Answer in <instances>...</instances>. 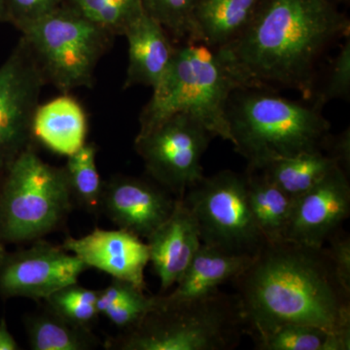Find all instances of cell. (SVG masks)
I'll list each match as a JSON object with an SVG mask.
<instances>
[{
	"mask_svg": "<svg viewBox=\"0 0 350 350\" xmlns=\"http://www.w3.org/2000/svg\"><path fill=\"white\" fill-rule=\"evenodd\" d=\"M24 326L32 350H92L100 345L92 330L69 323L46 306L25 315Z\"/></svg>",
	"mask_w": 350,
	"mask_h": 350,
	"instance_id": "cell-21",
	"label": "cell"
},
{
	"mask_svg": "<svg viewBox=\"0 0 350 350\" xmlns=\"http://www.w3.org/2000/svg\"><path fill=\"white\" fill-rule=\"evenodd\" d=\"M199 0H142L144 12L178 42L195 40L194 15Z\"/></svg>",
	"mask_w": 350,
	"mask_h": 350,
	"instance_id": "cell-27",
	"label": "cell"
},
{
	"mask_svg": "<svg viewBox=\"0 0 350 350\" xmlns=\"http://www.w3.org/2000/svg\"><path fill=\"white\" fill-rule=\"evenodd\" d=\"M73 206L64 167L46 163L32 145L0 182V238L12 243L43 239L64 225Z\"/></svg>",
	"mask_w": 350,
	"mask_h": 350,
	"instance_id": "cell-6",
	"label": "cell"
},
{
	"mask_svg": "<svg viewBox=\"0 0 350 350\" xmlns=\"http://www.w3.org/2000/svg\"><path fill=\"white\" fill-rule=\"evenodd\" d=\"M182 199L194 214L202 243L251 257L266 243L251 213L245 174L226 170L204 176Z\"/></svg>",
	"mask_w": 350,
	"mask_h": 350,
	"instance_id": "cell-8",
	"label": "cell"
},
{
	"mask_svg": "<svg viewBox=\"0 0 350 350\" xmlns=\"http://www.w3.org/2000/svg\"><path fill=\"white\" fill-rule=\"evenodd\" d=\"M96 144L86 142L68 157L64 167L73 202L93 215L101 213L103 188L96 167Z\"/></svg>",
	"mask_w": 350,
	"mask_h": 350,
	"instance_id": "cell-24",
	"label": "cell"
},
{
	"mask_svg": "<svg viewBox=\"0 0 350 350\" xmlns=\"http://www.w3.org/2000/svg\"><path fill=\"white\" fill-rule=\"evenodd\" d=\"M146 241L149 262L160 280V294H165L180 280L202 245L197 220L182 198Z\"/></svg>",
	"mask_w": 350,
	"mask_h": 350,
	"instance_id": "cell-15",
	"label": "cell"
},
{
	"mask_svg": "<svg viewBox=\"0 0 350 350\" xmlns=\"http://www.w3.org/2000/svg\"><path fill=\"white\" fill-rule=\"evenodd\" d=\"M144 293V290L135 286L133 283L112 278L111 282L107 287L98 290L96 308L101 315L108 308L133 300Z\"/></svg>",
	"mask_w": 350,
	"mask_h": 350,
	"instance_id": "cell-31",
	"label": "cell"
},
{
	"mask_svg": "<svg viewBox=\"0 0 350 350\" xmlns=\"http://www.w3.org/2000/svg\"><path fill=\"white\" fill-rule=\"evenodd\" d=\"M337 165L325 152L313 151L273 161L260 170L294 202Z\"/></svg>",
	"mask_w": 350,
	"mask_h": 350,
	"instance_id": "cell-22",
	"label": "cell"
},
{
	"mask_svg": "<svg viewBox=\"0 0 350 350\" xmlns=\"http://www.w3.org/2000/svg\"><path fill=\"white\" fill-rule=\"evenodd\" d=\"M2 239L0 238V262L3 259L4 255L6 254L5 251L3 250V246H2Z\"/></svg>",
	"mask_w": 350,
	"mask_h": 350,
	"instance_id": "cell-36",
	"label": "cell"
},
{
	"mask_svg": "<svg viewBox=\"0 0 350 350\" xmlns=\"http://www.w3.org/2000/svg\"><path fill=\"white\" fill-rule=\"evenodd\" d=\"M321 109L266 88H237L226 107L230 142L250 170L306 152H324L331 124Z\"/></svg>",
	"mask_w": 350,
	"mask_h": 350,
	"instance_id": "cell-3",
	"label": "cell"
},
{
	"mask_svg": "<svg viewBox=\"0 0 350 350\" xmlns=\"http://www.w3.org/2000/svg\"><path fill=\"white\" fill-rule=\"evenodd\" d=\"M254 257L230 254L202 243L174 291L162 295L169 301H184L213 293L241 275Z\"/></svg>",
	"mask_w": 350,
	"mask_h": 350,
	"instance_id": "cell-18",
	"label": "cell"
},
{
	"mask_svg": "<svg viewBox=\"0 0 350 350\" xmlns=\"http://www.w3.org/2000/svg\"><path fill=\"white\" fill-rule=\"evenodd\" d=\"M19 349V345L7 328L5 321L1 320L0 322V350H17Z\"/></svg>",
	"mask_w": 350,
	"mask_h": 350,
	"instance_id": "cell-34",
	"label": "cell"
},
{
	"mask_svg": "<svg viewBox=\"0 0 350 350\" xmlns=\"http://www.w3.org/2000/svg\"><path fill=\"white\" fill-rule=\"evenodd\" d=\"M62 246L84 262L88 269H98L145 290L144 271L149 252L139 237L125 230L96 228L80 238L68 237Z\"/></svg>",
	"mask_w": 350,
	"mask_h": 350,
	"instance_id": "cell-14",
	"label": "cell"
},
{
	"mask_svg": "<svg viewBox=\"0 0 350 350\" xmlns=\"http://www.w3.org/2000/svg\"><path fill=\"white\" fill-rule=\"evenodd\" d=\"M245 178L251 213L265 241H285L293 200L260 170H246Z\"/></svg>",
	"mask_w": 350,
	"mask_h": 350,
	"instance_id": "cell-20",
	"label": "cell"
},
{
	"mask_svg": "<svg viewBox=\"0 0 350 350\" xmlns=\"http://www.w3.org/2000/svg\"><path fill=\"white\" fill-rule=\"evenodd\" d=\"M350 213L349 175L335 167L293 202L285 241L322 247Z\"/></svg>",
	"mask_w": 350,
	"mask_h": 350,
	"instance_id": "cell-13",
	"label": "cell"
},
{
	"mask_svg": "<svg viewBox=\"0 0 350 350\" xmlns=\"http://www.w3.org/2000/svg\"><path fill=\"white\" fill-rule=\"evenodd\" d=\"M239 87L241 85L220 51L200 41H183L175 46L169 69L140 114L137 135L172 115L185 113L214 137L230 142L226 107Z\"/></svg>",
	"mask_w": 350,
	"mask_h": 350,
	"instance_id": "cell-5",
	"label": "cell"
},
{
	"mask_svg": "<svg viewBox=\"0 0 350 350\" xmlns=\"http://www.w3.org/2000/svg\"><path fill=\"white\" fill-rule=\"evenodd\" d=\"M232 282L252 338L291 324L350 334V291L325 245L266 243Z\"/></svg>",
	"mask_w": 350,
	"mask_h": 350,
	"instance_id": "cell-1",
	"label": "cell"
},
{
	"mask_svg": "<svg viewBox=\"0 0 350 350\" xmlns=\"http://www.w3.org/2000/svg\"><path fill=\"white\" fill-rule=\"evenodd\" d=\"M98 294V290L76 282L57 290L44 301L46 308L69 323L92 330L100 315L96 306Z\"/></svg>",
	"mask_w": 350,
	"mask_h": 350,
	"instance_id": "cell-26",
	"label": "cell"
},
{
	"mask_svg": "<svg viewBox=\"0 0 350 350\" xmlns=\"http://www.w3.org/2000/svg\"><path fill=\"white\" fill-rule=\"evenodd\" d=\"M7 18L6 16V0H0V19Z\"/></svg>",
	"mask_w": 350,
	"mask_h": 350,
	"instance_id": "cell-35",
	"label": "cell"
},
{
	"mask_svg": "<svg viewBox=\"0 0 350 350\" xmlns=\"http://www.w3.org/2000/svg\"><path fill=\"white\" fill-rule=\"evenodd\" d=\"M259 350H349L350 334L291 324L253 338Z\"/></svg>",
	"mask_w": 350,
	"mask_h": 350,
	"instance_id": "cell-23",
	"label": "cell"
},
{
	"mask_svg": "<svg viewBox=\"0 0 350 350\" xmlns=\"http://www.w3.org/2000/svg\"><path fill=\"white\" fill-rule=\"evenodd\" d=\"M89 124L81 103L68 94L39 105L32 121V137L48 150L70 156L87 142Z\"/></svg>",
	"mask_w": 350,
	"mask_h": 350,
	"instance_id": "cell-17",
	"label": "cell"
},
{
	"mask_svg": "<svg viewBox=\"0 0 350 350\" xmlns=\"http://www.w3.org/2000/svg\"><path fill=\"white\" fill-rule=\"evenodd\" d=\"M213 137L198 120L177 113L137 135L135 147L152 180L182 198L204 176L202 159Z\"/></svg>",
	"mask_w": 350,
	"mask_h": 350,
	"instance_id": "cell-9",
	"label": "cell"
},
{
	"mask_svg": "<svg viewBox=\"0 0 350 350\" xmlns=\"http://www.w3.org/2000/svg\"><path fill=\"white\" fill-rule=\"evenodd\" d=\"M327 155L331 157L338 167L349 175L350 172V130L342 131L336 137L330 135L324 150Z\"/></svg>",
	"mask_w": 350,
	"mask_h": 350,
	"instance_id": "cell-33",
	"label": "cell"
},
{
	"mask_svg": "<svg viewBox=\"0 0 350 350\" xmlns=\"http://www.w3.org/2000/svg\"><path fill=\"white\" fill-rule=\"evenodd\" d=\"M177 199L151 178L116 174L103 182L101 213L118 229L146 239L170 217Z\"/></svg>",
	"mask_w": 350,
	"mask_h": 350,
	"instance_id": "cell-12",
	"label": "cell"
},
{
	"mask_svg": "<svg viewBox=\"0 0 350 350\" xmlns=\"http://www.w3.org/2000/svg\"><path fill=\"white\" fill-rule=\"evenodd\" d=\"M154 304L155 296H147L144 293L133 300L108 308L101 315H105L110 323L120 330L126 331L139 323L140 320L153 308Z\"/></svg>",
	"mask_w": 350,
	"mask_h": 350,
	"instance_id": "cell-29",
	"label": "cell"
},
{
	"mask_svg": "<svg viewBox=\"0 0 350 350\" xmlns=\"http://www.w3.org/2000/svg\"><path fill=\"white\" fill-rule=\"evenodd\" d=\"M326 243L337 275L344 286L350 291V238L340 228L332 234Z\"/></svg>",
	"mask_w": 350,
	"mask_h": 350,
	"instance_id": "cell-32",
	"label": "cell"
},
{
	"mask_svg": "<svg viewBox=\"0 0 350 350\" xmlns=\"http://www.w3.org/2000/svg\"><path fill=\"white\" fill-rule=\"evenodd\" d=\"M45 79L24 38L0 66V170L32 146V121Z\"/></svg>",
	"mask_w": 350,
	"mask_h": 350,
	"instance_id": "cell-10",
	"label": "cell"
},
{
	"mask_svg": "<svg viewBox=\"0 0 350 350\" xmlns=\"http://www.w3.org/2000/svg\"><path fill=\"white\" fill-rule=\"evenodd\" d=\"M129 64L124 89L144 85L154 89L163 79L174 57L175 45L165 29L142 14L126 29Z\"/></svg>",
	"mask_w": 350,
	"mask_h": 350,
	"instance_id": "cell-16",
	"label": "cell"
},
{
	"mask_svg": "<svg viewBox=\"0 0 350 350\" xmlns=\"http://www.w3.org/2000/svg\"><path fill=\"white\" fill-rule=\"evenodd\" d=\"M350 96V38L342 44L340 53L331 64L330 73L323 91L315 105L319 107L334 100H349Z\"/></svg>",
	"mask_w": 350,
	"mask_h": 350,
	"instance_id": "cell-28",
	"label": "cell"
},
{
	"mask_svg": "<svg viewBox=\"0 0 350 350\" xmlns=\"http://www.w3.org/2000/svg\"><path fill=\"white\" fill-rule=\"evenodd\" d=\"M349 36V21L331 0H260L241 34L218 49L241 86L312 93L320 57Z\"/></svg>",
	"mask_w": 350,
	"mask_h": 350,
	"instance_id": "cell-2",
	"label": "cell"
},
{
	"mask_svg": "<svg viewBox=\"0 0 350 350\" xmlns=\"http://www.w3.org/2000/svg\"><path fill=\"white\" fill-rule=\"evenodd\" d=\"M20 31L46 83L63 94L93 87L96 66L114 38L68 4Z\"/></svg>",
	"mask_w": 350,
	"mask_h": 350,
	"instance_id": "cell-7",
	"label": "cell"
},
{
	"mask_svg": "<svg viewBox=\"0 0 350 350\" xmlns=\"http://www.w3.org/2000/svg\"><path fill=\"white\" fill-rule=\"evenodd\" d=\"M68 5L113 36L126 29L144 13L142 0H68Z\"/></svg>",
	"mask_w": 350,
	"mask_h": 350,
	"instance_id": "cell-25",
	"label": "cell"
},
{
	"mask_svg": "<svg viewBox=\"0 0 350 350\" xmlns=\"http://www.w3.org/2000/svg\"><path fill=\"white\" fill-rule=\"evenodd\" d=\"M66 0H6V16L19 29L64 5Z\"/></svg>",
	"mask_w": 350,
	"mask_h": 350,
	"instance_id": "cell-30",
	"label": "cell"
},
{
	"mask_svg": "<svg viewBox=\"0 0 350 350\" xmlns=\"http://www.w3.org/2000/svg\"><path fill=\"white\" fill-rule=\"evenodd\" d=\"M260 0H199L194 15L195 41L220 49L250 24Z\"/></svg>",
	"mask_w": 350,
	"mask_h": 350,
	"instance_id": "cell-19",
	"label": "cell"
},
{
	"mask_svg": "<svg viewBox=\"0 0 350 350\" xmlns=\"http://www.w3.org/2000/svg\"><path fill=\"white\" fill-rule=\"evenodd\" d=\"M246 334L236 294L220 290L191 300L159 294L139 323L108 338V350H229Z\"/></svg>",
	"mask_w": 350,
	"mask_h": 350,
	"instance_id": "cell-4",
	"label": "cell"
},
{
	"mask_svg": "<svg viewBox=\"0 0 350 350\" xmlns=\"http://www.w3.org/2000/svg\"><path fill=\"white\" fill-rule=\"evenodd\" d=\"M88 267L79 258L43 239L29 247L4 255L0 262V296L45 300L66 285L78 282Z\"/></svg>",
	"mask_w": 350,
	"mask_h": 350,
	"instance_id": "cell-11",
	"label": "cell"
}]
</instances>
